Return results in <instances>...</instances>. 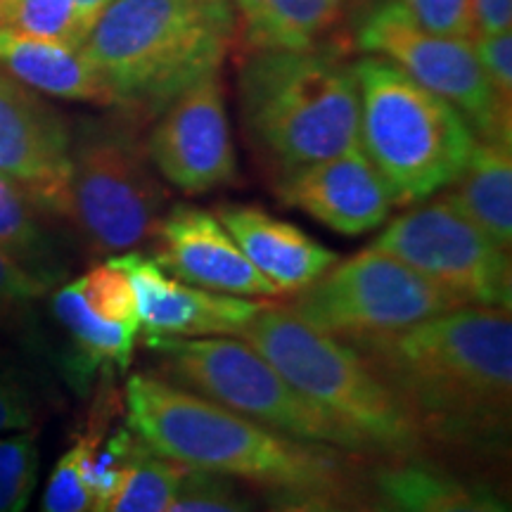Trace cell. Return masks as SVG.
<instances>
[{
	"label": "cell",
	"instance_id": "6da1fadb",
	"mask_svg": "<svg viewBox=\"0 0 512 512\" xmlns=\"http://www.w3.org/2000/svg\"><path fill=\"white\" fill-rule=\"evenodd\" d=\"M349 347L394 389L427 448L503 456L512 418L510 309L460 306Z\"/></svg>",
	"mask_w": 512,
	"mask_h": 512
},
{
	"label": "cell",
	"instance_id": "7a4b0ae2",
	"mask_svg": "<svg viewBox=\"0 0 512 512\" xmlns=\"http://www.w3.org/2000/svg\"><path fill=\"white\" fill-rule=\"evenodd\" d=\"M126 425L174 463L332 503L356 482L358 453L292 439L152 373L124 387ZM366 458V456H363Z\"/></svg>",
	"mask_w": 512,
	"mask_h": 512
},
{
	"label": "cell",
	"instance_id": "3957f363",
	"mask_svg": "<svg viewBox=\"0 0 512 512\" xmlns=\"http://www.w3.org/2000/svg\"><path fill=\"white\" fill-rule=\"evenodd\" d=\"M235 29L228 0H110L81 55L107 83L117 110L143 121L192 83L219 74Z\"/></svg>",
	"mask_w": 512,
	"mask_h": 512
},
{
	"label": "cell",
	"instance_id": "277c9868",
	"mask_svg": "<svg viewBox=\"0 0 512 512\" xmlns=\"http://www.w3.org/2000/svg\"><path fill=\"white\" fill-rule=\"evenodd\" d=\"M238 93L247 143L275 181L358 145L354 64L332 50H256Z\"/></svg>",
	"mask_w": 512,
	"mask_h": 512
},
{
	"label": "cell",
	"instance_id": "5b68a950",
	"mask_svg": "<svg viewBox=\"0 0 512 512\" xmlns=\"http://www.w3.org/2000/svg\"><path fill=\"white\" fill-rule=\"evenodd\" d=\"M368 456H425L427 444L394 389L354 347L304 323L290 306L268 302L238 335Z\"/></svg>",
	"mask_w": 512,
	"mask_h": 512
},
{
	"label": "cell",
	"instance_id": "8992f818",
	"mask_svg": "<svg viewBox=\"0 0 512 512\" xmlns=\"http://www.w3.org/2000/svg\"><path fill=\"white\" fill-rule=\"evenodd\" d=\"M358 145L399 207L430 200L465 169L477 136L456 107L396 64L366 55L354 64Z\"/></svg>",
	"mask_w": 512,
	"mask_h": 512
},
{
	"label": "cell",
	"instance_id": "52a82bcc",
	"mask_svg": "<svg viewBox=\"0 0 512 512\" xmlns=\"http://www.w3.org/2000/svg\"><path fill=\"white\" fill-rule=\"evenodd\" d=\"M140 119L124 110L83 119L72 133V214L91 256L150 245L166 207V188L140 138Z\"/></svg>",
	"mask_w": 512,
	"mask_h": 512
},
{
	"label": "cell",
	"instance_id": "ba28073f",
	"mask_svg": "<svg viewBox=\"0 0 512 512\" xmlns=\"http://www.w3.org/2000/svg\"><path fill=\"white\" fill-rule=\"evenodd\" d=\"M152 375L221 403L292 439L366 456L354 434L304 399L259 351L238 337H147Z\"/></svg>",
	"mask_w": 512,
	"mask_h": 512
},
{
	"label": "cell",
	"instance_id": "9c48e42d",
	"mask_svg": "<svg viewBox=\"0 0 512 512\" xmlns=\"http://www.w3.org/2000/svg\"><path fill=\"white\" fill-rule=\"evenodd\" d=\"M290 309L313 328L356 344L406 330L460 304L396 256L368 245L294 294Z\"/></svg>",
	"mask_w": 512,
	"mask_h": 512
},
{
	"label": "cell",
	"instance_id": "30bf717a",
	"mask_svg": "<svg viewBox=\"0 0 512 512\" xmlns=\"http://www.w3.org/2000/svg\"><path fill=\"white\" fill-rule=\"evenodd\" d=\"M373 247L411 266L460 306H512L510 252L484 235L446 192L389 221Z\"/></svg>",
	"mask_w": 512,
	"mask_h": 512
},
{
	"label": "cell",
	"instance_id": "8fae6325",
	"mask_svg": "<svg viewBox=\"0 0 512 512\" xmlns=\"http://www.w3.org/2000/svg\"><path fill=\"white\" fill-rule=\"evenodd\" d=\"M361 53L389 60L463 114L475 136L512 145V110L498 102L472 41L422 29L396 0L377 5L356 31Z\"/></svg>",
	"mask_w": 512,
	"mask_h": 512
},
{
	"label": "cell",
	"instance_id": "7c38bea8",
	"mask_svg": "<svg viewBox=\"0 0 512 512\" xmlns=\"http://www.w3.org/2000/svg\"><path fill=\"white\" fill-rule=\"evenodd\" d=\"M145 147L157 174L188 195L238 183V152L219 74L176 95L159 112Z\"/></svg>",
	"mask_w": 512,
	"mask_h": 512
},
{
	"label": "cell",
	"instance_id": "4fadbf2b",
	"mask_svg": "<svg viewBox=\"0 0 512 512\" xmlns=\"http://www.w3.org/2000/svg\"><path fill=\"white\" fill-rule=\"evenodd\" d=\"M0 174L43 214H72V128L57 107L0 72Z\"/></svg>",
	"mask_w": 512,
	"mask_h": 512
},
{
	"label": "cell",
	"instance_id": "5bb4252c",
	"mask_svg": "<svg viewBox=\"0 0 512 512\" xmlns=\"http://www.w3.org/2000/svg\"><path fill=\"white\" fill-rule=\"evenodd\" d=\"M150 249L155 264L181 283L247 299L280 297L207 209L176 204L164 211Z\"/></svg>",
	"mask_w": 512,
	"mask_h": 512
},
{
	"label": "cell",
	"instance_id": "9a60e30c",
	"mask_svg": "<svg viewBox=\"0 0 512 512\" xmlns=\"http://www.w3.org/2000/svg\"><path fill=\"white\" fill-rule=\"evenodd\" d=\"M131 278L147 337H238L271 299L209 292L171 278L138 249L110 256Z\"/></svg>",
	"mask_w": 512,
	"mask_h": 512
},
{
	"label": "cell",
	"instance_id": "2e32d148",
	"mask_svg": "<svg viewBox=\"0 0 512 512\" xmlns=\"http://www.w3.org/2000/svg\"><path fill=\"white\" fill-rule=\"evenodd\" d=\"M287 207L304 211L339 235H363L384 226L394 200L361 145L292 171L275 181Z\"/></svg>",
	"mask_w": 512,
	"mask_h": 512
},
{
	"label": "cell",
	"instance_id": "e0dca14e",
	"mask_svg": "<svg viewBox=\"0 0 512 512\" xmlns=\"http://www.w3.org/2000/svg\"><path fill=\"white\" fill-rule=\"evenodd\" d=\"M216 219L278 294H299L339 261L323 242L256 204L223 202Z\"/></svg>",
	"mask_w": 512,
	"mask_h": 512
},
{
	"label": "cell",
	"instance_id": "ac0fdd59",
	"mask_svg": "<svg viewBox=\"0 0 512 512\" xmlns=\"http://www.w3.org/2000/svg\"><path fill=\"white\" fill-rule=\"evenodd\" d=\"M373 486L375 512H510L494 489L451 475L425 456L384 458Z\"/></svg>",
	"mask_w": 512,
	"mask_h": 512
},
{
	"label": "cell",
	"instance_id": "d6986e66",
	"mask_svg": "<svg viewBox=\"0 0 512 512\" xmlns=\"http://www.w3.org/2000/svg\"><path fill=\"white\" fill-rule=\"evenodd\" d=\"M0 72L50 98L117 107V100L81 50L38 41L0 27Z\"/></svg>",
	"mask_w": 512,
	"mask_h": 512
},
{
	"label": "cell",
	"instance_id": "ffe728a7",
	"mask_svg": "<svg viewBox=\"0 0 512 512\" xmlns=\"http://www.w3.org/2000/svg\"><path fill=\"white\" fill-rule=\"evenodd\" d=\"M50 311L69 337V351L62 356V370L74 389L86 392L102 368L126 373L136 349V332L100 318L83 302L74 280L55 287Z\"/></svg>",
	"mask_w": 512,
	"mask_h": 512
},
{
	"label": "cell",
	"instance_id": "44dd1931",
	"mask_svg": "<svg viewBox=\"0 0 512 512\" xmlns=\"http://www.w3.org/2000/svg\"><path fill=\"white\" fill-rule=\"evenodd\" d=\"M512 145H475L446 195L498 247L512 249Z\"/></svg>",
	"mask_w": 512,
	"mask_h": 512
},
{
	"label": "cell",
	"instance_id": "7402d4cb",
	"mask_svg": "<svg viewBox=\"0 0 512 512\" xmlns=\"http://www.w3.org/2000/svg\"><path fill=\"white\" fill-rule=\"evenodd\" d=\"M230 5L252 53L316 48L342 15V0H230Z\"/></svg>",
	"mask_w": 512,
	"mask_h": 512
},
{
	"label": "cell",
	"instance_id": "603a6c76",
	"mask_svg": "<svg viewBox=\"0 0 512 512\" xmlns=\"http://www.w3.org/2000/svg\"><path fill=\"white\" fill-rule=\"evenodd\" d=\"M0 252L48 290L60 287L69 273L67 254L41 223V211L3 174H0Z\"/></svg>",
	"mask_w": 512,
	"mask_h": 512
},
{
	"label": "cell",
	"instance_id": "cb8c5ba5",
	"mask_svg": "<svg viewBox=\"0 0 512 512\" xmlns=\"http://www.w3.org/2000/svg\"><path fill=\"white\" fill-rule=\"evenodd\" d=\"M183 472V465L157 453L138 437L124 477L95 512H166Z\"/></svg>",
	"mask_w": 512,
	"mask_h": 512
},
{
	"label": "cell",
	"instance_id": "d4e9b609",
	"mask_svg": "<svg viewBox=\"0 0 512 512\" xmlns=\"http://www.w3.org/2000/svg\"><path fill=\"white\" fill-rule=\"evenodd\" d=\"M0 27L72 50L91 31L76 0H0Z\"/></svg>",
	"mask_w": 512,
	"mask_h": 512
},
{
	"label": "cell",
	"instance_id": "484cf974",
	"mask_svg": "<svg viewBox=\"0 0 512 512\" xmlns=\"http://www.w3.org/2000/svg\"><path fill=\"white\" fill-rule=\"evenodd\" d=\"M46 294V285L24 273L15 261L0 252V330L24 339L34 351H46V347H41L36 313L38 302Z\"/></svg>",
	"mask_w": 512,
	"mask_h": 512
},
{
	"label": "cell",
	"instance_id": "4316f807",
	"mask_svg": "<svg viewBox=\"0 0 512 512\" xmlns=\"http://www.w3.org/2000/svg\"><path fill=\"white\" fill-rule=\"evenodd\" d=\"M74 283L79 287L83 302L91 306L100 318L124 325V328L138 335L140 316L136 290H133L128 273L117 261H102V264L93 266L88 273H83L81 278H76Z\"/></svg>",
	"mask_w": 512,
	"mask_h": 512
},
{
	"label": "cell",
	"instance_id": "83f0119b",
	"mask_svg": "<svg viewBox=\"0 0 512 512\" xmlns=\"http://www.w3.org/2000/svg\"><path fill=\"white\" fill-rule=\"evenodd\" d=\"M38 432L19 430L0 437V512H24L38 482Z\"/></svg>",
	"mask_w": 512,
	"mask_h": 512
},
{
	"label": "cell",
	"instance_id": "f1b7e54d",
	"mask_svg": "<svg viewBox=\"0 0 512 512\" xmlns=\"http://www.w3.org/2000/svg\"><path fill=\"white\" fill-rule=\"evenodd\" d=\"M254 501L233 477L185 467L166 512H252Z\"/></svg>",
	"mask_w": 512,
	"mask_h": 512
},
{
	"label": "cell",
	"instance_id": "f546056e",
	"mask_svg": "<svg viewBox=\"0 0 512 512\" xmlns=\"http://www.w3.org/2000/svg\"><path fill=\"white\" fill-rule=\"evenodd\" d=\"M43 406V384L27 363L0 349V434L29 430Z\"/></svg>",
	"mask_w": 512,
	"mask_h": 512
},
{
	"label": "cell",
	"instance_id": "4dcf8cb0",
	"mask_svg": "<svg viewBox=\"0 0 512 512\" xmlns=\"http://www.w3.org/2000/svg\"><path fill=\"white\" fill-rule=\"evenodd\" d=\"M95 498L81 465V446L74 444L62 453L48 477L41 512H93Z\"/></svg>",
	"mask_w": 512,
	"mask_h": 512
},
{
	"label": "cell",
	"instance_id": "1f68e13d",
	"mask_svg": "<svg viewBox=\"0 0 512 512\" xmlns=\"http://www.w3.org/2000/svg\"><path fill=\"white\" fill-rule=\"evenodd\" d=\"M422 29L448 38H475L470 0H396Z\"/></svg>",
	"mask_w": 512,
	"mask_h": 512
},
{
	"label": "cell",
	"instance_id": "d6a6232c",
	"mask_svg": "<svg viewBox=\"0 0 512 512\" xmlns=\"http://www.w3.org/2000/svg\"><path fill=\"white\" fill-rule=\"evenodd\" d=\"M472 48L498 102L505 110H512V34L503 31V34L477 36L472 38Z\"/></svg>",
	"mask_w": 512,
	"mask_h": 512
},
{
	"label": "cell",
	"instance_id": "836d02e7",
	"mask_svg": "<svg viewBox=\"0 0 512 512\" xmlns=\"http://www.w3.org/2000/svg\"><path fill=\"white\" fill-rule=\"evenodd\" d=\"M477 36L503 34L512 27V0H470Z\"/></svg>",
	"mask_w": 512,
	"mask_h": 512
},
{
	"label": "cell",
	"instance_id": "e575fe53",
	"mask_svg": "<svg viewBox=\"0 0 512 512\" xmlns=\"http://www.w3.org/2000/svg\"><path fill=\"white\" fill-rule=\"evenodd\" d=\"M278 512H347L339 510L328 501H316V498H287V501L280 505Z\"/></svg>",
	"mask_w": 512,
	"mask_h": 512
},
{
	"label": "cell",
	"instance_id": "d590c367",
	"mask_svg": "<svg viewBox=\"0 0 512 512\" xmlns=\"http://www.w3.org/2000/svg\"><path fill=\"white\" fill-rule=\"evenodd\" d=\"M76 3H79V10H81L83 19L88 22V27H93L95 19L100 17V12L107 8V3H110V0H76Z\"/></svg>",
	"mask_w": 512,
	"mask_h": 512
},
{
	"label": "cell",
	"instance_id": "8d00e7d4",
	"mask_svg": "<svg viewBox=\"0 0 512 512\" xmlns=\"http://www.w3.org/2000/svg\"><path fill=\"white\" fill-rule=\"evenodd\" d=\"M209 3H221V0H209ZM228 3H230V0H228Z\"/></svg>",
	"mask_w": 512,
	"mask_h": 512
}]
</instances>
